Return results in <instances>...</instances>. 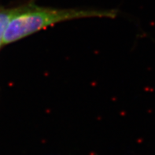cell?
I'll use <instances>...</instances> for the list:
<instances>
[{
    "mask_svg": "<svg viewBox=\"0 0 155 155\" xmlns=\"http://www.w3.org/2000/svg\"><path fill=\"white\" fill-rule=\"evenodd\" d=\"M114 10L54 9L28 4L13 9L3 35L2 45L14 43L28 35L60 22L85 18H114Z\"/></svg>",
    "mask_w": 155,
    "mask_h": 155,
    "instance_id": "6da1fadb",
    "label": "cell"
},
{
    "mask_svg": "<svg viewBox=\"0 0 155 155\" xmlns=\"http://www.w3.org/2000/svg\"><path fill=\"white\" fill-rule=\"evenodd\" d=\"M12 11H13V9L0 10V47L2 45L3 35L5 31H6L9 20L11 17Z\"/></svg>",
    "mask_w": 155,
    "mask_h": 155,
    "instance_id": "7a4b0ae2",
    "label": "cell"
}]
</instances>
